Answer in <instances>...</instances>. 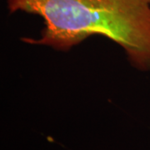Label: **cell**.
Wrapping results in <instances>:
<instances>
[{
	"instance_id": "1",
	"label": "cell",
	"mask_w": 150,
	"mask_h": 150,
	"mask_svg": "<svg viewBox=\"0 0 150 150\" xmlns=\"http://www.w3.org/2000/svg\"><path fill=\"white\" fill-rule=\"evenodd\" d=\"M44 22L41 38L25 43L69 50L92 35L119 44L137 69L150 70V0H8Z\"/></svg>"
}]
</instances>
